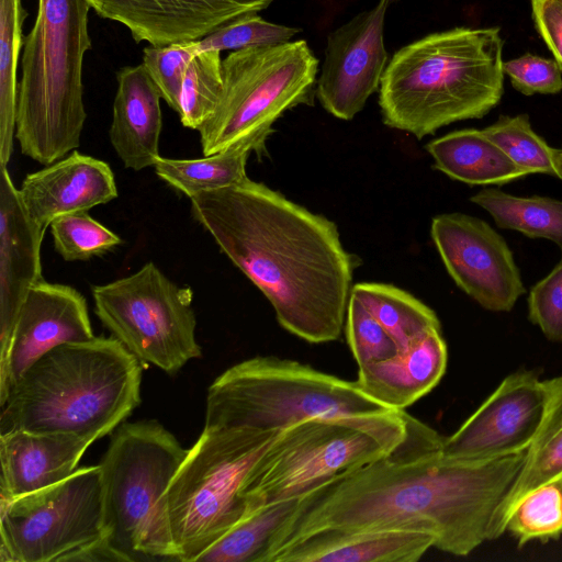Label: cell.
<instances>
[{
	"instance_id": "23",
	"label": "cell",
	"mask_w": 562,
	"mask_h": 562,
	"mask_svg": "<svg viewBox=\"0 0 562 562\" xmlns=\"http://www.w3.org/2000/svg\"><path fill=\"white\" fill-rule=\"evenodd\" d=\"M435 538L408 530L324 529L281 549L272 562H416Z\"/></svg>"
},
{
	"instance_id": "25",
	"label": "cell",
	"mask_w": 562,
	"mask_h": 562,
	"mask_svg": "<svg viewBox=\"0 0 562 562\" xmlns=\"http://www.w3.org/2000/svg\"><path fill=\"white\" fill-rule=\"evenodd\" d=\"M426 149L436 169L468 184L502 186L528 176L482 130L448 133L430 140Z\"/></svg>"
},
{
	"instance_id": "1",
	"label": "cell",
	"mask_w": 562,
	"mask_h": 562,
	"mask_svg": "<svg viewBox=\"0 0 562 562\" xmlns=\"http://www.w3.org/2000/svg\"><path fill=\"white\" fill-rule=\"evenodd\" d=\"M405 423L404 437L385 456L301 496L276 554L324 529L425 532L435 538V548L457 557L490 540L493 518L526 451L454 462L442 454L445 437L407 413Z\"/></svg>"
},
{
	"instance_id": "6",
	"label": "cell",
	"mask_w": 562,
	"mask_h": 562,
	"mask_svg": "<svg viewBox=\"0 0 562 562\" xmlns=\"http://www.w3.org/2000/svg\"><path fill=\"white\" fill-rule=\"evenodd\" d=\"M188 450L156 420L123 424L99 463L104 539L122 561L177 560L165 493Z\"/></svg>"
},
{
	"instance_id": "37",
	"label": "cell",
	"mask_w": 562,
	"mask_h": 562,
	"mask_svg": "<svg viewBox=\"0 0 562 562\" xmlns=\"http://www.w3.org/2000/svg\"><path fill=\"white\" fill-rule=\"evenodd\" d=\"M345 325L347 342L358 368L389 359L400 351L387 330L351 294Z\"/></svg>"
},
{
	"instance_id": "13",
	"label": "cell",
	"mask_w": 562,
	"mask_h": 562,
	"mask_svg": "<svg viewBox=\"0 0 562 562\" xmlns=\"http://www.w3.org/2000/svg\"><path fill=\"white\" fill-rule=\"evenodd\" d=\"M431 238L456 284L491 312H510L525 294L506 240L485 221L446 213L432 218Z\"/></svg>"
},
{
	"instance_id": "8",
	"label": "cell",
	"mask_w": 562,
	"mask_h": 562,
	"mask_svg": "<svg viewBox=\"0 0 562 562\" xmlns=\"http://www.w3.org/2000/svg\"><path fill=\"white\" fill-rule=\"evenodd\" d=\"M405 414L312 417L278 431L251 469L243 496L250 508L301 497L382 458L404 437Z\"/></svg>"
},
{
	"instance_id": "35",
	"label": "cell",
	"mask_w": 562,
	"mask_h": 562,
	"mask_svg": "<svg viewBox=\"0 0 562 562\" xmlns=\"http://www.w3.org/2000/svg\"><path fill=\"white\" fill-rule=\"evenodd\" d=\"M302 30L263 20L257 13L243 15L198 41L199 49L218 52L278 45L290 40Z\"/></svg>"
},
{
	"instance_id": "2",
	"label": "cell",
	"mask_w": 562,
	"mask_h": 562,
	"mask_svg": "<svg viewBox=\"0 0 562 562\" xmlns=\"http://www.w3.org/2000/svg\"><path fill=\"white\" fill-rule=\"evenodd\" d=\"M190 201L193 218L268 299L285 330L312 344L340 337L358 259L334 222L249 178Z\"/></svg>"
},
{
	"instance_id": "32",
	"label": "cell",
	"mask_w": 562,
	"mask_h": 562,
	"mask_svg": "<svg viewBox=\"0 0 562 562\" xmlns=\"http://www.w3.org/2000/svg\"><path fill=\"white\" fill-rule=\"evenodd\" d=\"M221 52L202 50L191 60L184 75L179 117L181 124L198 131L214 113L223 92Z\"/></svg>"
},
{
	"instance_id": "17",
	"label": "cell",
	"mask_w": 562,
	"mask_h": 562,
	"mask_svg": "<svg viewBox=\"0 0 562 562\" xmlns=\"http://www.w3.org/2000/svg\"><path fill=\"white\" fill-rule=\"evenodd\" d=\"M101 18L123 24L136 43L199 41L223 25L268 8L273 0H87Z\"/></svg>"
},
{
	"instance_id": "24",
	"label": "cell",
	"mask_w": 562,
	"mask_h": 562,
	"mask_svg": "<svg viewBox=\"0 0 562 562\" xmlns=\"http://www.w3.org/2000/svg\"><path fill=\"white\" fill-rule=\"evenodd\" d=\"M543 386L546 402L540 425L515 482L493 518L490 540L505 533L509 512L521 496L562 474V375L543 380Z\"/></svg>"
},
{
	"instance_id": "27",
	"label": "cell",
	"mask_w": 562,
	"mask_h": 562,
	"mask_svg": "<svg viewBox=\"0 0 562 562\" xmlns=\"http://www.w3.org/2000/svg\"><path fill=\"white\" fill-rule=\"evenodd\" d=\"M263 147L254 140L244 142L222 151L196 159L160 157L156 175L188 198L235 186L247 179L246 164L251 151Z\"/></svg>"
},
{
	"instance_id": "18",
	"label": "cell",
	"mask_w": 562,
	"mask_h": 562,
	"mask_svg": "<svg viewBox=\"0 0 562 562\" xmlns=\"http://www.w3.org/2000/svg\"><path fill=\"white\" fill-rule=\"evenodd\" d=\"M44 232L23 207L7 167H0V366L9 353L15 322L29 290L44 280L41 244Z\"/></svg>"
},
{
	"instance_id": "4",
	"label": "cell",
	"mask_w": 562,
	"mask_h": 562,
	"mask_svg": "<svg viewBox=\"0 0 562 562\" xmlns=\"http://www.w3.org/2000/svg\"><path fill=\"white\" fill-rule=\"evenodd\" d=\"M503 46L498 26H458L403 46L379 88L384 124L420 139L485 116L504 93Z\"/></svg>"
},
{
	"instance_id": "39",
	"label": "cell",
	"mask_w": 562,
	"mask_h": 562,
	"mask_svg": "<svg viewBox=\"0 0 562 562\" xmlns=\"http://www.w3.org/2000/svg\"><path fill=\"white\" fill-rule=\"evenodd\" d=\"M512 86L525 95L554 94L562 90V71L555 59L531 53L503 63Z\"/></svg>"
},
{
	"instance_id": "31",
	"label": "cell",
	"mask_w": 562,
	"mask_h": 562,
	"mask_svg": "<svg viewBox=\"0 0 562 562\" xmlns=\"http://www.w3.org/2000/svg\"><path fill=\"white\" fill-rule=\"evenodd\" d=\"M522 547L527 542H542L562 536V474L527 492L513 506L505 524Z\"/></svg>"
},
{
	"instance_id": "30",
	"label": "cell",
	"mask_w": 562,
	"mask_h": 562,
	"mask_svg": "<svg viewBox=\"0 0 562 562\" xmlns=\"http://www.w3.org/2000/svg\"><path fill=\"white\" fill-rule=\"evenodd\" d=\"M27 12L21 0H0V167L13 150L18 103V64L24 44L22 27Z\"/></svg>"
},
{
	"instance_id": "22",
	"label": "cell",
	"mask_w": 562,
	"mask_h": 562,
	"mask_svg": "<svg viewBox=\"0 0 562 562\" xmlns=\"http://www.w3.org/2000/svg\"><path fill=\"white\" fill-rule=\"evenodd\" d=\"M448 362L441 329L432 328L395 356L358 369V387L379 404L403 411L428 394Z\"/></svg>"
},
{
	"instance_id": "29",
	"label": "cell",
	"mask_w": 562,
	"mask_h": 562,
	"mask_svg": "<svg viewBox=\"0 0 562 562\" xmlns=\"http://www.w3.org/2000/svg\"><path fill=\"white\" fill-rule=\"evenodd\" d=\"M487 211L499 228L530 238H546L562 251V201L548 196H516L498 189H483L470 198Z\"/></svg>"
},
{
	"instance_id": "9",
	"label": "cell",
	"mask_w": 562,
	"mask_h": 562,
	"mask_svg": "<svg viewBox=\"0 0 562 562\" xmlns=\"http://www.w3.org/2000/svg\"><path fill=\"white\" fill-rule=\"evenodd\" d=\"M277 434L204 427L164 496L177 561L196 562L248 513L244 485Z\"/></svg>"
},
{
	"instance_id": "41",
	"label": "cell",
	"mask_w": 562,
	"mask_h": 562,
	"mask_svg": "<svg viewBox=\"0 0 562 562\" xmlns=\"http://www.w3.org/2000/svg\"><path fill=\"white\" fill-rule=\"evenodd\" d=\"M553 165L555 169V177L562 179V149L554 148Z\"/></svg>"
},
{
	"instance_id": "40",
	"label": "cell",
	"mask_w": 562,
	"mask_h": 562,
	"mask_svg": "<svg viewBox=\"0 0 562 562\" xmlns=\"http://www.w3.org/2000/svg\"><path fill=\"white\" fill-rule=\"evenodd\" d=\"M531 15L562 71V0H531Z\"/></svg>"
},
{
	"instance_id": "38",
	"label": "cell",
	"mask_w": 562,
	"mask_h": 562,
	"mask_svg": "<svg viewBox=\"0 0 562 562\" xmlns=\"http://www.w3.org/2000/svg\"><path fill=\"white\" fill-rule=\"evenodd\" d=\"M528 318L549 340L562 342V260L531 288Z\"/></svg>"
},
{
	"instance_id": "28",
	"label": "cell",
	"mask_w": 562,
	"mask_h": 562,
	"mask_svg": "<svg viewBox=\"0 0 562 562\" xmlns=\"http://www.w3.org/2000/svg\"><path fill=\"white\" fill-rule=\"evenodd\" d=\"M351 295L387 330L400 351L432 328L441 329L436 313L404 290L376 282L357 283Z\"/></svg>"
},
{
	"instance_id": "16",
	"label": "cell",
	"mask_w": 562,
	"mask_h": 562,
	"mask_svg": "<svg viewBox=\"0 0 562 562\" xmlns=\"http://www.w3.org/2000/svg\"><path fill=\"white\" fill-rule=\"evenodd\" d=\"M83 295L75 288L42 280L20 308L5 362L0 366V404L23 373L50 349L92 339Z\"/></svg>"
},
{
	"instance_id": "15",
	"label": "cell",
	"mask_w": 562,
	"mask_h": 562,
	"mask_svg": "<svg viewBox=\"0 0 562 562\" xmlns=\"http://www.w3.org/2000/svg\"><path fill=\"white\" fill-rule=\"evenodd\" d=\"M393 1L379 0L328 34L315 95L331 115L351 120L380 88L389 63L384 21Z\"/></svg>"
},
{
	"instance_id": "21",
	"label": "cell",
	"mask_w": 562,
	"mask_h": 562,
	"mask_svg": "<svg viewBox=\"0 0 562 562\" xmlns=\"http://www.w3.org/2000/svg\"><path fill=\"white\" fill-rule=\"evenodd\" d=\"M116 81L109 130L112 147L127 169L154 167L161 157V94L143 64L122 67Z\"/></svg>"
},
{
	"instance_id": "14",
	"label": "cell",
	"mask_w": 562,
	"mask_h": 562,
	"mask_svg": "<svg viewBox=\"0 0 562 562\" xmlns=\"http://www.w3.org/2000/svg\"><path fill=\"white\" fill-rule=\"evenodd\" d=\"M544 402L543 380L535 371L507 375L456 432L445 437L443 457L474 463L526 451L540 425Z\"/></svg>"
},
{
	"instance_id": "3",
	"label": "cell",
	"mask_w": 562,
	"mask_h": 562,
	"mask_svg": "<svg viewBox=\"0 0 562 562\" xmlns=\"http://www.w3.org/2000/svg\"><path fill=\"white\" fill-rule=\"evenodd\" d=\"M142 370L113 336L59 345L38 358L0 404V435L71 432L93 442L139 405Z\"/></svg>"
},
{
	"instance_id": "19",
	"label": "cell",
	"mask_w": 562,
	"mask_h": 562,
	"mask_svg": "<svg viewBox=\"0 0 562 562\" xmlns=\"http://www.w3.org/2000/svg\"><path fill=\"white\" fill-rule=\"evenodd\" d=\"M18 190L26 215L44 233L59 216L88 212L117 196L110 166L78 151L29 173Z\"/></svg>"
},
{
	"instance_id": "5",
	"label": "cell",
	"mask_w": 562,
	"mask_h": 562,
	"mask_svg": "<svg viewBox=\"0 0 562 562\" xmlns=\"http://www.w3.org/2000/svg\"><path fill=\"white\" fill-rule=\"evenodd\" d=\"M87 0H38L24 37L15 137L23 155L45 166L80 146L87 111L82 67L91 49Z\"/></svg>"
},
{
	"instance_id": "12",
	"label": "cell",
	"mask_w": 562,
	"mask_h": 562,
	"mask_svg": "<svg viewBox=\"0 0 562 562\" xmlns=\"http://www.w3.org/2000/svg\"><path fill=\"white\" fill-rule=\"evenodd\" d=\"M104 539L100 465L77 469L40 491L0 502L1 562H65Z\"/></svg>"
},
{
	"instance_id": "11",
	"label": "cell",
	"mask_w": 562,
	"mask_h": 562,
	"mask_svg": "<svg viewBox=\"0 0 562 562\" xmlns=\"http://www.w3.org/2000/svg\"><path fill=\"white\" fill-rule=\"evenodd\" d=\"M92 297L103 326L142 363L175 374L202 356L192 290L171 281L154 262L94 285Z\"/></svg>"
},
{
	"instance_id": "7",
	"label": "cell",
	"mask_w": 562,
	"mask_h": 562,
	"mask_svg": "<svg viewBox=\"0 0 562 562\" xmlns=\"http://www.w3.org/2000/svg\"><path fill=\"white\" fill-rule=\"evenodd\" d=\"M393 411L367 396L356 381L295 360L257 356L232 366L210 385L204 427L280 431L312 417Z\"/></svg>"
},
{
	"instance_id": "36",
	"label": "cell",
	"mask_w": 562,
	"mask_h": 562,
	"mask_svg": "<svg viewBox=\"0 0 562 562\" xmlns=\"http://www.w3.org/2000/svg\"><path fill=\"white\" fill-rule=\"evenodd\" d=\"M199 53L198 41L165 46L148 45L143 49L142 64L156 83L162 100L177 113L184 75Z\"/></svg>"
},
{
	"instance_id": "34",
	"label": "cell",
	"mask_w": 562,
	"mask_h": 562,
	"mask_svg": "<svg viewBox=\"0 0 562 562\" xmlns=\"http://www.w3.org/2000/svg\"><path fill=\"white\" fill-rule=\"evenodd\" d=\"M49 226L54 248L66 261L89 260L122 244L120 236L87 212L59 216Z\"/></svg>"
},
{
	"instance_id": "26",
	"label": "cell",
	"mask_w": 562,
	"mask_h": 562,
	"mask_svg": "<svg viewBox=\"0 0 562 562\" xmlns=\"http://www.w3.org/2000/svg\"><path fill=\"white\" fill-rule=\"evenodd\" d=\"M301 497L249 509L196 562H272Z\"/></svg>"
},
{
	"instance_id": "33",
	"label": "cell",
	"mask_w": 562,
	"mask_h": 562,
	"mask_svg": "<svg viewBox=\"0 0 562 562\" xmlns=\"http://www.w3.org/2000/svg\"><path fill=\"white\" fill-rule=\"evenodd\" d=\"M517 166L528 175L555 177L553 150L531 127L528 114L501 115L482 130Z\"/></svg>"
},
{
	"instance_id": "10",
	"label": "cell",
	"mask_w": 562,
	"mask_h": 562,
	"mask_svg": "<svg viewBox=\"0 0 562 562\" xmlns=\"http://www.w3.org/2000/svg\"><path fill=\"white\" fill-rule=\"evenodd\" d=\"M222 69V97L198 130L204 156L248 140L263 146L285 111L313 103L318 59L304 40L233 50Z\"/></svg>"
},
{
	"instance_id": "20",
	"label": "cell",
	"mask_w": 562,
	"mask_h": 562,
	"mask_svg": "<svg viewBox=\"0 0 562 562\" xmlns=\"http://www.w3.org/2000/svg\"><path fill=\"white\" fill-rule=\"evenodd\" d=\"M92 442L71 432L0 435V502L40 491L69 477Z\"/></svg>"
}]
</instances>
